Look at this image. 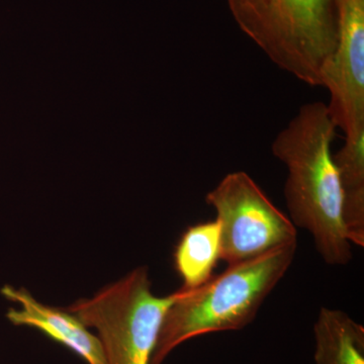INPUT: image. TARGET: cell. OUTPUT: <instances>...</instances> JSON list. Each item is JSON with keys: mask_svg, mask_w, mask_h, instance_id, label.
I'll return each instance as SVG.
<instances>
[{"mask_svg": "<svg viewBox=\"0 0 364 364\" xmlns=\"http://www.w3.org/2000/svg\"><path fill=\"white\" fill-rule=\"evenodd\" d=\"M336 132L327 105L309 102L275 136L272 151L287 167L284 198L291 221L312 235L327 264L342 267L352 259V245L344 231L341 186L333 158Z\"/></svg>", "mask_w": 364, "mask_h": 364, "instance_id": "cell-1", "label": "cell"}, {"mask_svg": "<svg viewBox=\"0 0 364 364\" xmlns=\"http://www.w3.org/2000/svg\"><path fill=\"white\" fill-rule=\"evenodd\" d=\"M296 244L243 261L196 289H181L163 320L149 364H162L179 345L210 333L237 331L260 306L294 262Z\"/></svg>", "mask_w": 364, "mask_h": 364, "instance_id": "cell-2", "label": "cell"}, {"mask_svg": "<svg viewBox=\"0 0 364 364\" xmlns=\"http://www.w3.org/2000/svg\"><path fill=\"white\" fill-rule=\"evenodd\" d=\"M242 32L282 71L310 86L337 41L336 0H227Z\"/></svg>", "mask_w": 364, "mask_h": 364, "instance_id": "cell-3", "label": "cell"}, {"mask_svg": "<svg viewBox=\"0 0 364 364\" xmlns=\"http://www.w3.org/2000/svg\"><path fill=\"white\" fill-rule=\"evenodd\" d=\"M181 291L155 296L148 268H136L66 309L97 330L107 364H149L163 320Z\"/></svg>", "mask_w": 364, "mask_h": 364, "instance_id": "cell-4", "label": "cell"}, {"mask_svg": "<svg viewBox=\"0 0 364 364\" xmlns=\"http://www.w3.org/2000/svg\"><path fill=\"white\" fill-rule=\"evenodd\" d=\"M221 230V260L234 265L298 243L296 227L246 172L227 174L205 196Z\"/></svg>", "mask_w": 364, "mask_h": 364, "instance_id": "cell-5", "label": "cell"}, {"mask_svg": "<svg viewBox=\"0 0 364 364\" xmlns=\"http://www.w3.org/2000/svg\"><path fill=\"white\" fill-rule=\"evenodd\" d=\"M337 41L322 85L327 105L345 138L364 136V0H336Z\"/></svg>", "mask_w": 364, "mask_h": 364, "instance_id": "cell-6", "label": "cell"}, {"mask_svg": "<svg viewBox=\"0 0 364 364\" xmlns=\"http://www.w3.org/2000/svg\"><path fill=\"white\" fill-rule=\"evenodd\" d=\"M0 293L7 301L20 306L7 311L6 318L11 324L39 330L87 364H107L100 338L73 314L40 303L23 287L6 284Z\"/></svg>", "mask_w": 364, "mask_h": 364, "instance_id": "cell-7", "label": "cell"}, {"mask_svg": "<svg viewBox=\"0 0 364 364\" xmlns=\"http://www.w3.org/2000/svg\"><path fill=\"white\" fill-rule=\"evenodd\" d=\"M314 337L316 364H364V327L343 311L321 309Z\"/></svg>", "mask_w": 364, "mask_h": 364, "instance_id": "cell-8", "label": "cell"}, {"mask_svg": "<svg viewBox=\"0 0 364 364\" xmlns=\"http://www.w3.org/2000/svg\"><path fill=\"white\" fill-rule=\"evenodd\" d=\"M342 191V221L351 245L364 246V136L345 138L333 154Z\"/></svg>", "mask_w": 364, "mask_h": 364, "instance_id": "cell-9", "label": "cell"}, {"mask_svg": "<svg viewBox=\"0 0 364 364\" xmlns=\"http://www.w3.org/2000/svg\"><path fill=\"white\" fill-rule=\"evenodd\" d=\"M221 260V230L217 220L189 227L177 244L174 252L176 272L184 289H196L213 277Z\"/></svg>", "mask_w": 364, "mask_h": 364, "instance_id": "cell-10", "label": "cell"}]
</instances>
